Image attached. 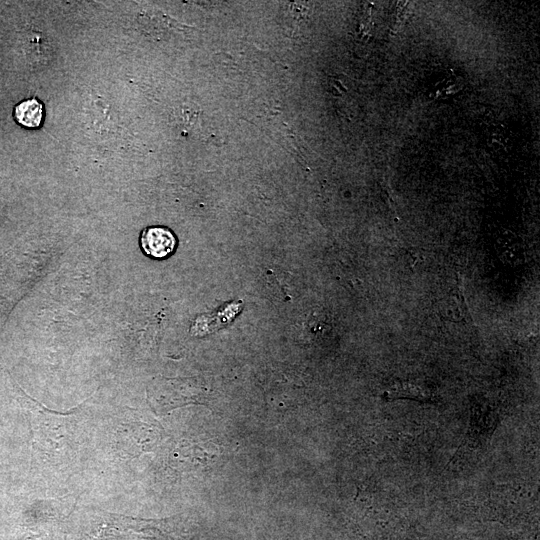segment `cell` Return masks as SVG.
Instances as JSON below:
<instances>
[{
    "label": "cell",
    "mask_w": 540,
    "mask_h": 540,
    "mask_svg": "<svg viewBox=\"0 0 540 540\" xmlns=\"http://www.w3.org/2000/svg\"><path fill=\"white\" fill-rule=\"evenodd\" d=\"M93 535L99 540H191L182 516L146 519L104 513Z\"/></svg>",
    "instance_id": "6da1fadb"
},
{
    "label": "cell",
    "mask_w": 540,
    "mask_h": 540,
    "mask_svg": "<svg viewBox=\"0 0 540 540\" xmlns=\"http://www.w3.org/2000/svg\"><path fill=\"white\" fill-rule=\"evenodd\" d=\"M258 540H267V539L264 537H260Z\"/></svg>",
    "instance_id": "277c9868"
},
{
    "label": "cell",
    "mask_w": 540,
    "mask_h": 540,
    "mask_svg": "<svg viewBox=\"0 0 540 540\" xmlns=\"http://www.w3.org/2000/svg\"><path fill=\"white\" fill-rule=\"evenodd\" d=\"M44 116L43 105L35 98L20 102L14 108L15 120L23 127L37 128Z\"/></svg>",
    "instance_id": "3957f363"
},
{
    "label": "cell",
    "mask_w": 540,
    "mask_h": 540,
    "mask_svg": "<svg viewBox=\"0 0 540 540\" xmlns=\"http://www.w3.org/2000/svg\"><path fill=\"white\" fill-rule=\"evenodd\" d=\"M140 243L147 255L153 258H165L174 251L176 238L168 228L152 226L142 231Z\"/></svg>",
    "instance_id": "7a4b0ae2"
}]
</instances>
